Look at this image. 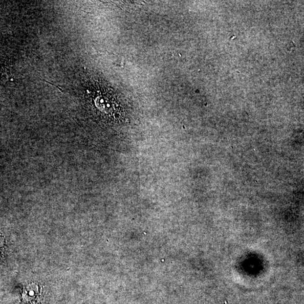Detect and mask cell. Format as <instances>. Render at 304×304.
<instances>
[{
  "label": "cell",
  "mask_w": 304,
  "mask_h": 304,
  "mask_svg": "<svg viewBox=\"0 0 304 304\" xmlns=\"http://www.w3.org/2000/svg\"><path fill=\"white\" fill-rule=\"evenodd\" d=\"M3 239L1 238V237H0V255H1L2 253L1 251L2 250V248H3Z\"/></svg>",
  "instance_id": "obj_1"
}]
</instances>
